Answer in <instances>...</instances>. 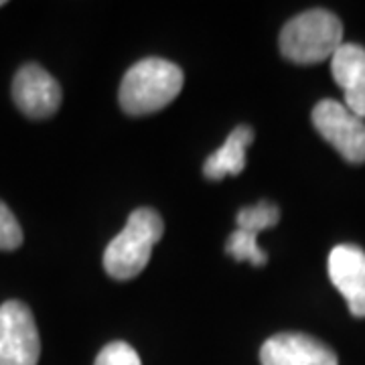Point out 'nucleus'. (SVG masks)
Wrapping results in <instances>:
<instances>
[{"instance_id":"10","label":"nucleus","mask_w":365,"mask_h":365,"mask_svg":"<svg viewBox=\"0 0 365 365\" xmlns=\"http://www.w3.org/2000/svg\"><path fill=\"white\" fill-rule=\"evenodd\" d=\"M254 143L250 126H237L220 150H215L203 165V173L211 181H222L227 175H240L246 167V148Z\"/></svg>"},{"instance_id":"4","label":"nucleus","mask_w":365,"mask_h":365,"mask_svg":"<svg viewBox=\"0 0 365 365\" xmlns=\"http://www.w3.org/2000/svg\"><path fill=\"white\" fill-rule=\"evenodd\" d=\"M41 339L35 317L21 300L0 307V365H37Z\"/></svg>"},{"instance_id":"7","label":"nucleus","mask_w":365,"mask_h":365,"mask_svg":"<svg viewBox=\"0 0 365 365\" xmlns=\"http://www.w3.org/2000/svg\"><path fill=\"white\" fill-rule=\"evenodd\" d=\"M262 365H339L331 347L304 333H278L262 345Z\"/></svg>"},{"instance_id":"14","label":"nucleus","mask_w":365,"mask_h":365,"mask_svg":"<svg viewBox=\"0 0 365 365\" xmlns=\"http://www.w3.org/2000/svg\"><path fill=\"white\" fill-rule=\"evenodd\" d=\"M93 365H143L136 349H132L124 341L108 343L102 351L98 353Z\"/></svg>"},{"instance_id":"8","label":"nucleus","mask_w":365,"mask_h":365,"mask_svg":"<svg viewBox=\"0 0 365 365\" xmlns=\"http://www.w3.org/2000/svg\"><path fill=\"white\" fill-rule=\"evenodd\" d=\"M329 278L347 300L353 317H365V252L353 244L335 246L329 254Z\"/></svg>"},{"instance_id":"6","label":"nucleus","mask_w":365,"mask_h":365,"mask_svg":"<svg viewBox=\"0 0 365 365\" xmlns=\"http://www.w3.org/2000/svg\"><path fill=\"white\" fill-rule=\"evenodd\" d=\"M13 100L25 116L43 120L59 110L61 88L49 71L37 63H26L14 76Z\"/></svg>"},{"instance_id":"1","label":"nucleus","mask_w":365,"mask_h":365,"mask_svg":"<svg viewBox=\"0 0 365 365\" xmlns=\"http://www.w3.org/2000/svg\"><path fill=\"white\" fill-rule=\"evenodd\" d=\"M182 69L173 61L148 57L126 71L120 83V106L130 116H144L169 106L182 90Z\"/></svg>"},{"instance_id":"13","label":"nucleus","mask_w":365,"mask_h":365,"mask_svg":"<svg viewBox=\"0 0 365 365\" xmlns=\"http://www.w3.org/2000/svg\"><path fill=\"white\" fill-rule=\"evenodd\" d=\"M23 244V230L16 222L14 213L0 201V250L13 252Z\"/></svg>"},{"instance_id":"11","label":"nucleus","mask_w":365,"mask_h":365,"mask_svg":"<svg viewBox=\"0 0 365 365\" xmlns=\"http://www.w3.org/2000/svg\"><path fill=\"white\" fill-rule=\"evenodd\" d=\"M225 252L235 262H250L254 266H264L268 262L266 252L258 246V235L244 230H235L225 242Z\"/></svg>"},{"instance_id":"2","label":"nucleus","mask_w":365,"mask_h":365,"mask_svg":"<svg viewBox=\"0 0 365 365\" xmlns=\"http://www.w3.org/2000/svg\"><path fill=\"white\" fill-rule=\"evenodd\" d=\"M163 232L165 225L155 209L140 207L132 211L126 227L106 248V272L116 280H130L138 276L146 268Z\"/></svg>"},{"instance_id":"15","label":"nucleus","mask_w":365,"mask_h":365,"mask_svg":"<svg viewBox=\"0 0 365 365\" xmlns=\"http://www.w3.org/2000/svg\"><path fill=\"white\" fill-rule=\"evenodd\" d=\"M0 6H4V0H0Z\"/></svg>"},{"instance_id":"5","label":"nucleus","mask_w":365,"mask_h":365,"mask_svg":"<svg viewBox=\"0 0 365 365\" xmlns=\"http://www.w3.org/2000/svg\"><path fill=\"white\" fill-rule=\"evenodd\" d=\"M313 126L341 157L349 163H365V120L337 100L314 106Z\"/></svg>"},{"instance_id":"3","label":"nucleus","mask_w":365,"mask_h":365,"mask_svg":"<svg viewBox=\"0 0 365 365\" xmlns=\"http://www.w3.org/2000/svg\"><path fill=\"white\" fill-rule=\"evenodd\" d=\"M343 45V25L333 13L313 9L288 21L280 31V51L292 63L311 66L331 59Z\"/></svg>"},{"instance_id":"12","label":"nucleus","mask_w":365,"mask_h":365,"mask_svg":"<svg viewBox=\"0 0 365 365\" xmlns=\"http://www.w3.org/2000/svg\"><path fill=\"white\" fill-rule=\"evenodd\" d=\"M280 220V209L276 207L270 201H260L258 205H252V207H244L235 222H237V230H244V232H252V234H260L268 227H274Z\"/></svg>"},{"instance_id":"9","label":"nucleus","mask_w":365,"mask_h":365,"mask_svg":"<svg viewBox=\"0 0 365 365\" xmlns=\"http://www.w3.org/2000/svg\"><path fill=\"white\" fill-rule=\"evenodd\" d=\"M331 71L343 90L345 106L365 120V47L343 43L331 57Z\"/></svg>"}]
</instances>
